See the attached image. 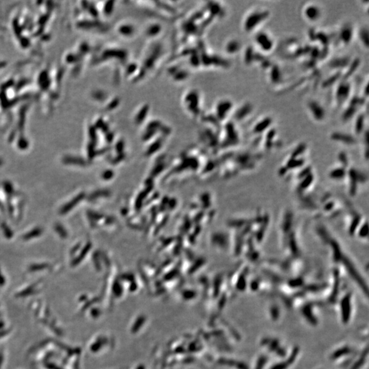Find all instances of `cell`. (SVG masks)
Masks as SVG:
<instances>
[{
	"label": "cell",
	"mask_w": 369,
	"mask_h": 369,
	"mask_svg": "<svg viewBox=\"0 0 369 369\" xmlns=\"http://www.w3.org/2000/svg\"><path fill=\"white\" fill-rule=\"evenodd\" d=\"M271 12L263 7H255L243 16L242 29L246 34H254L260 30L262 25L270 18Z\"/></svg>",
	"instance_id": "1"
},
{
	"label": "cell",
	"mask_w": 369,
	"mask_h": 369,
	"mask_svg": "<svg viewBox=\"0 0 369 369\" xmlns=\"http://www.w3.org/2000/svg\"><path fill=\"white\" fill-rule=\"evenodd\" d=\"M254 34V45L260 52L268 54L274 50L276 41L271 33L260 29Z\"/></svg>",
	"instance_id": "2"
},
{
	"label": "cell",
	"mask_w": 369,
	"mask_h": 369,
	"mask_svg": "<svg viewBox=\"0 0 369 369\" xmlns=\"http://www.w3.org/2000/svg\"><path fill=\"white\" fill-rule=\"evenodd\" d=\"M306 109L310 117L317 123H322L327 117V112L322 103L315 99L306 101Z\"/></svg>",
	"instance_id": "3"
},
{
	"label": "cell",
	"mask_w": 369,
	"mask_h": 369,
	"mask_svg": "<svg viewBox=\"0 0 369 369\" xmlns=\"http://www.w3.org/2000/svg\"><path fill=\"white\" fill-rule=\"evenodd\" d=\"M352 86L350 81L342 79L336 87L335 100L336 105L339 107L346 106L352 97Z\"/></svg>",
	"instance_id": "4"
},
{
	"label": "cell",
	"mask_w": 369,
	"mask_h": 369,
	"mask_svg": "<svg viewBox=\"0 0 369 369\" xmlns=\"http://www.w3.org/2000/svg\"><path fill=\"white\" fill-rule=\"evenodd\" d=\"M365 99L363 97H351L348 102L346 103V108L343 112L342 119L343 121L348 122L351 119H354L356 116L359 113L362 107L365 106Z\"/></svg>",
	"instance_id": "5"
},
{
	"label": "cell",
	"mask_w": 369,
	"mask_h": 369,
	"mask_svg": "<svg viewBox=\"0 0 369 369\" xmlns=\"http://www.w3.org/2000/svg\"><path fill=\"white\" fill-rule=\"evenodd\" d=\"M302 14L309 23H318L323 17V9L318 3L307 2L302 6Z\"/></svg>",
	"instance_id": "6"
},
{
	"label": "cell",
	"mask_w": 369,
	"mask_h": 369,
	"mask_svg": "<svg viewBox=\"0 0 369 369\" xmlns=\"http://www.w3.org/2000/svg\"><path fill=\"white\" fill-rule=\"evenodd\" d=\"M356 30L352 22L348 21L343 23L339 27L337 32V39L340 45H350L356 36Z\"/></svg>",
	"instance_id": "7"
},
{
	"label": "cell",
	"mask_w": 369,
	"mask_h": 369,
	"mask_svg": "<svg viewBox=\"0 0 369 369\" xmlns=\"http://www.w3.org/2000/svg\"><path fill=\"white\" fill-rule=\"evenodd\" d=\"M254 112V105L250 101H244L234 112V118L237 122L245 121Z\"/></svg>",
	"instance_id": "8"
},
{
	"label": "cell",
	"mask_w": 369,
	"mask_h": 369,
	"mask_svg": "<svg viewBox=\"0 0 369 369\" xmlns=\"http://www.w3.org/2000/svg\"><path fill=\"white\" fill-rule=\"evenodd\" d=\"M274 119L272 116H266L261 118L254 123L252 128V133L255 135H261L268 132L272 128Z\"/></svg>",
	"instance_id": "9"
},
{
	"label": "cell",
	"mask_w": 369,
	"mask_h": 369,
	"mask_svg": "<svg viewBox=\"0 0 369 369\" xmlns=\"http://www.w3.org/2000/svg\"><path fill=\"white\" fill-rule=\"evenodd\" d=\"M352 60L348 56H337L332 58L328 63L330 69L337 70L338 73H341V70L347 69Z\"/></svg>",
	"instance_id": "10"
},
{
	"label": "cell",
	"mask_w": 369,
	"mask_h": 369,
	"mask_svg": "<svg viewBox=\"0 0 369 369\" xmlns=\"http://www.w3.org/2000/svg\"><path fill=\"white\" fill-rule=\"evenodd\" d=\"M330 139L333 141L339 142V143L346 145H354L357 143V139L353 135L348 133L336 132L330 135Z\"/></svg>",
	"instance_id": "11"
},
{
	"label": "cell",
	"mask_w": 369,
	"mask_h": 369,
	"mask_svg": "<svg viewBox=\"0 0 369 369\" xmlns=\"http://www.w3.org/2000/svg\"><path fill=\"white\" fill-rule=\"evenodd\" d=\"M354 120L355 121H354V132L356 136L364 134V133L368 130V129L366 128L367 119L365 112H360L354 118Z\"/></svg>",
	"instance_id": "12"
},
{
	"label": "cell",
	"mask_w": 369,
	"mask_h": 369,
	"mask_svg": "<svg viewBox=\"0 0 369 369\" xmlns=\"http://www.w3.org/2000/svg\"><path fill=\"white\" fill-rule=\"evenodd\" d=\"M233 110V103L229 99L221 100L217 105V116L219 119H226L228 114Z\"/></svg>",
	"instance_id": "13"
},
{
	"label": "cell",
	"mask_w": 369,
	"mask_h": 369,
	"mask_svg": "<svg viewBox=\"0 0 369 369\" xmlns=\"http://www.w3.org/2000/svg\"><path fill=\"white\" fill-rule=\"evenodd\" d=\"M356 34H357L359 37L360 42L361 45L365 48V49H369V26L367 25H362L361 27H359V29L356 31Z\"/></svg>",
	"instance_id": "14"
},
{
	"label": "cell",
	"mask_w": 369,
	"mask_h": 369,
	"mask_svg": "<svg viewBox=\"0 0 369 369\" xmlns=\"http://www.w3.org/2000/svg\"><path fill=\"white\" fill-rule=\"evenodd\" d=\"M243 45L241 42L237 38L230 40L227 42L225 49L229 54H236L242 49Z\"/></svg>",
	"instance_id": "15"
},
{
	"label": "cell",
	"mask_w": 369,
	"mask_h": 369,
	"mask_svg": "<svg viewBox=\"0 0 369 369\" xmlns=\"http://www.w3.org/2000/svg\"><path fill=\"white\" fill-rule=\"evenodd\" d=\"M269 68H270V71L269 73V77L270 82L274 84L279 83L280 81L282 80V77H283L279 66L278 65H271Z\"/></svg>",
	"instance_id": "16"
},
{
	"label": "cell",
	"mask_w": 369,
	"mask_h": 369,
	"mask_svg": "<svg viewBox=\"0 0 369 369\" xmlns=\"http://www.w3.org/2000/svg\"><path fill=\"white\" fill-rule=\"evenodd\" d=\"M257 55L255 53L254 48L252 46H248L245 49L244 51V63L246 65H252L254 62H256V59Z\"/></svg>",
	"instance_id": "17"
}]
</instances>
